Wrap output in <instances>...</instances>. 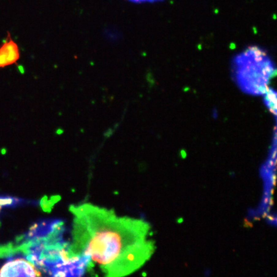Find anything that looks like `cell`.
Wrapping results in <instances>:
<instances>
[{
    "label": "cell",
    "mask_w": 277,
    "mask_h": 277,
    "mask_svg": "<svg viewBox=\"0 0 277 277\" xmlns=\"http://www.w3.org/2000/svg\"><path fill=\"white\" fill-rule=\"evenodd\" d=\"M73 215L69 253L94 262L104 277H124L142 267L155 251L150 225L118 216L113 210L85 203L69 207Z\"/></svg>",
    "instance_id": "6da1fadb"
},
{
    "label": "cell",
    "mask_w": 277,
    "mask_h": 277,
    "mask_svg": "<svg viewBox=\"0 0 277 277\" xmlns=\"http://www.w3.org/2000/svg\"><path fill=\"white\" fill-rule=\"evenodd\" d=\"M233 63L239 85L250 94H264L270 79L276 74L272 60L258 46L247 48L235 58Z\"/></svg>",
    "instance_id": "7a4b0ae2"
},
{
    "label": "cell",
    "mask_w": 277,
    "mask_h": 277,
    "mask_svg": "<svg viewBox=\"0 0 277 277\" xmlns=\"http://www.w3.org/2000/svg\"><path fill=\"white\" fill-rule=\"evenodd\" d=\"M0 277H43V275L32 262L17 257L8 260L0 267Z\"/></svg>",
    "instance_id": "3957f363"
},
{
    "label": "cell",
    "mask_w": 277,
    "mask_h": 277,
    "mask_svg": "<svg viewBox=\"0 0 277 277\" xmlns=\"http://www.w3.org/2000/svg\"><path fill=\"white\" fill-rule=\"evenodd\" d=\"M20 57L19 46L8 33V36L0 45V69L17 64Z\"/></svg>",
    "instance_id": "277c9868"
},
{
    "label": "cell",
    "mask_w": 277,
    "mask_h": 277,
    "mask_svg": "<svg viewBox=\"0 0 277 277\" xmlns=\"http://www.w3.org/2000/svg\"><path fill=\"white\" fill-rule=\"evenodd\" d=\"M264 103L267 108L275 115L276 112V93L273 89H269L264 94Z\"/></svg>",
    "instance_id": "5b68a950"
},
{
    "label": "cell",
    "mask_w": 277,
    "mask_h": 277,
    "mask_svg": "<svg viewBox=\"0 0 277 277\" xmlns=\"http://www.w3.org/2000/svg\"><path fill=\"white\" fill-rule=\"evenodd\" d=\"M129 1H130L131 2H134V3H144V2H155L161 1V0H129Z\"/></svg>",
    "instance_id": "8992f818"
}]
</instances>
